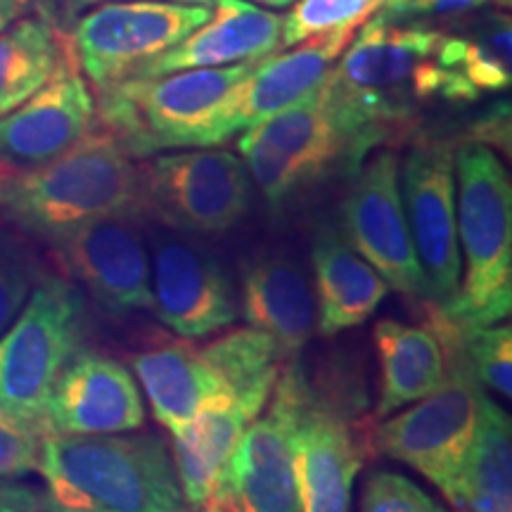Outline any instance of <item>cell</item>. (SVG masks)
I'll list each match as a JSON object with an SVG mask.
<instances>
[{
	"instance_id": "8fae6325",
	"label": "cell",
	"mask_w": 512,
	"mask_h": 512,
	"mask_svg": "<svg viewBox=\"0 0 512 512\" xmlns=\"http://www.w3.org/2000/svg\"><path fill=\"white\" fill-rule=\"evenodd\" d=\"M304 389L302 368L292 363L275 382L268 413L242 432L219 479L228 486L238 512H302L292 437Z\"/></svg>"
},
{
	"instance_id": "7c38bea8",
	"label": "cell",
	"mask_w": 512,
	"mask_h": 512,
	"mask_svg": "<svg viewBox=\"0 0 512 512\" xmlns=\"http://www.w3.org/2000/svg\"><path fill=\"white\" fill-rule=\"evenodd\" d=\"M453 152L444 138L420 140L408 152L399 176L411 240L434 304L453 302L460 290Z\"/></svg>"
},
{
	"instance_id": "603a6c76",
	"label": "cell",
	"mask_w": 512,
	"mask_h": 512,
	"mask_svg": "<svg viewBox=\"0 0 512 512\" xmlns=\"http://www.w3.org/2000/svg\"><path fill=\"white\" fill-rule=\"evenodd\" d=\"M313 275L318 294V332L335 337L373 316L389 285L373 266L342 238L325 230L313 242Z\"/></svg>"
},
{
	"instance_id": "44dd1931",
	"label": "cell",
	"mask_w": 512,
	"mask_h": 512,
	"mask_svg": "<svg viewBox=\"0 0 512 512\" xmlns=\"http://www.w3.org/2000/svg\"><path fill=\"white\" fill-rule=\"evenodd\" d=\"M157 422L178 434L209 406L235 401L202 351L183 339H166L133 356Z\"/></svg>"
},
{
	"instance_id": "d6986e66",
	"label": "cell",
	"mask_w": 512,
	"mask_h": 512,
	"mask_svg": "<svg viewBox=\"0 0 512 512\" xmlns=\"http://www.w3.org/2000/svg\"><path fill=\"white\" fill-rule=\"evenodd\" d=\"M143 422L145 406L133 375L98 351H79L64 366L46 408L48 432L69 437L136 432Z\"/></svg>"
},
{
	"instance_id": "d6a6232c",
	"label": "cell",
	"mask_w": 512,
	"mask_h": 512,
	"mask_svg": "<svg viewBox=\"0 0 512 512\" xmlns=\"http://www.w3.org/2000/svg\"><path fill=\"white\" fill-rule=\"evenodd\" d=\"M361 512H446L422 486L396 472L377 470L366 479Z\"/></svg>"
},
{
	"instance_id": "ffe728a7",
	"label": "cell",
	"mask_w": 512,
	"mask_h": 512,
	"mask_svg": "<svg viewBox=\"0 0 512 512\" xmlns=\"http://www.w3.org/2000/svg\"><path fill=\"white\" fill-rule=\"evenodd\" d=\"M280 38H283L280 15L247 0H219L202 27L185 36L178 46L140 64L131 76L150 79V76L185 72V69H214L264 60L283 48Z\"/></svg>"
},
{
	"instance_id": "d590c367",
	"label": "cell",
	"mask_w": 512,
	"mask_h": 512,
	"mask_svg": "<svg viewBox=\"0 0 512 512\" xmlns=\"http://www.w3.org/2000/svg\"><path fill=\"white\" fill-rule=\"evenodd\" d=\"M183 512H238V508H235V501L233 496H230L228 486L219 484L214 494H211L202 505H185Z\"/></svg>"
},
{
	"instance_id": "1f68e13d",
	"label": "cell",
	"mask_w": 512,
	"mask_h": 512,
	"mask_svg": "<svg viewBox=\"0 0 512 512\" xmlns=\"http://www.w3.org/2000/svg\"><path fill=\"white\" fill-rule=\"evenodd\" d=\"M46 434L48 430L41 422L22 418L0 403V477L19 479L38 472Z\"/></svg>"
},
{
	"instance_id": "5b68a950",
	"label": "cell",
	"mask_w": 512,
	"mask_h": 512,
	"mask_svg": "<svg viewBox=\"0 0 512 512\" xmlns=\"http://www.w3.org/2000/svg\"><path fill=\"white\" fill-rule=\"evenodd\" d=\"M453 181L465 283L453 302L437 306L458 328L496 325L512 304L510 176L489 145L470 140L453 152Z\"/></svg>"
},
{
	"instance_id": "ac0fdd59",
	"label": "cell",
	"mask_w": 512,
	"mask_h": 512,
	"mask_svg": "<svg viewBox=\"0 0 512 512\" xmlns=\"http://www.w3.org/2000/svg\"><path fill=\"white\" fill-rule=\"evenodd\" d=\"M356 29L358 27H339L335 31H325V34L297 43V48L290 53L264 57L256 62L223 102L219 117H216L214 143H226L235 133L261 124L264 119L311 93L335 67Z\"/></svg>"
},
{
	"instance_id": "52a82bcc",
	"label": "cell",
	"mask_w": 512,
	"mask_h": 512,
	"mask_svg": "<svg viewBox=\"0 0 512 512\" xmlns=\"http://www.w3.org/2000/svg\"><path fill=\"white\" fill-rule=\"evenodd\" d=\"M83 335L86 302L79 287L62 275H43L0 335V403L46 427L50 392L81 351Z\"/></svg>"
},
{
	"instance_id": "9c48e42d",
	"label": "cell",
	"mask_w": 512,
	"mask_h": 512,
	"mask_svg": "<svg viewBox=\"0 0 512 512\" xmlns=\"http://www.w3.org/2000/svg\"><path fill=\"white\" fill-rule=\"evenodd\" d=\"M143 209L190 235H221L252 209L254 185L245 162L226 150L197 147L159 155L140 169Z\"/></svg>"
},
{
	"instance_id": "484cf974",
	"label": "cell",
	"mask_w": 512,
	"mask_h": 512,
	"mask_svg": "<svg viewBox=\"0 0 512 512\" xmlns=\"http://www.w3.org/2000/svg\"><path fill=\"white\" fill-rule=\"evenodd\" d=\"M448 503L458 512H512L510 418L489 396H484L475 439Z\"/></svg>"
},
{
	"instance_id": "8d00e7d4",
	"label": "cell",
	"mask_w": 512,
	"mask_h": 512,
	"mask_svg": "<svg viewBox=\"0 0 512 512\" xmlns=\"http://www.w3.org/2000/svg\"><path fill=\"white\" fill-rule=\"evenodd\" d=\"M36 0H0V31L10 29L19 22Z\"/></svg>"
},
{
	"instance_id": "836d02e7",
	"label": "cell",
	"mask_w": 512,
	"mask_h": 512,
	"mask_svg": "<svg viewBox=\"0 0 512 512\" xmlns=\"http://www.w3.org/2000/svg\"><path fill=\"white\" fill-rule=\"evenodd\" d=\"M486 3H491V0H384L380 12L392 17L430 19L465 15V12L484 8ZM498 3H503V0H498Z\"/></svg>"
},
{
	"instance_id": "ba28073f",
	"label": "cell",
	"mask_w": 512,
	"mask_h": 512,
	"mask_svg": "<svg viewBox=\"0 0 512 512\" xmlns=\"http://www.w3.org/2000/svg\"><path fill=\"white\" fill-rule=\"evenodd\" d=\"M484 396L470 368L460 358H446V380L437 392L375 427L370 444L411 465L451 498L475 439Z\"/></svg>"
},
{
	"instance_id": "277c9868",
	"label": "cell",
	"mask_w": 512,
	"mask_h": 512,
	"mask_svg": "<svg viewBox=\"0 0 512 512\" xmlns=\"http://www.w3.org/2000/svg\"><path fill=\"white\" fill-rule=\"evenodd\" d=\"M50 512H183L174 460L157 434H46L38 458Z\"/></svg>"
},
{
	"instance_id": "f546056e",
	"label": "cell",
	"mask_w": 512,
	"mask_h": 512,
	"mask_svg": "<svg viewBox=\"0 0 512 512\" xmlns=\"http://www.w3.org/2000/svg\"><path fill=\"white\" fill-rule=\"evenodd\" d=\"M384 0H299L290 15L283 17V46L292 48L306 38L335 31L339 27H358L382 8Z\"/></svg>"
},
{
	"instance_id": "8992f818",
	"label": "cell",
	"mask_w": 512,
	"mask_h": 512,
	"mask_svg": "<svg viewBox=\"0 0 512 512\" xmlns=\"http://www.w3.org/2000/svg\"><path fill=\"white\" fill-rule=\"evenodd\" d=\"M256 62L185 69L150 79L128 76L100 91L95 110L100 126L131 157H152L183 147H216L214 128L223 102Z\"/></svg>"
},
{
	"instance_id": "f1b7e54d",
	"label": "cell",
	"mask_w": 512,
	"mask_h": 512,
	"mask_svg": "<svg viewBox=\"0 0 512 512\" xmlns=\"http://www.w3.org/2000/svg\"><path fill=\"white\" fill-rule=\"evenodd\" d=\"M465 79L482 93H503L510 88V17L491 15L472 38H465Z\"/></svg>"
},
{
	"instance_id": "3957f363",
	"label": "cell",
	"mask_w": 512,
	"mask_h": 512,
	"mask_svg": "<svg viewBox=\"0 0 512 512\" xmlns=\"http://www.w3.org/2000/svg\"><path fill=\"white\" fill-rule=\"evenodd\" d=\"M138 209L140 169L102 126L53 162L0 176V214L46 245L91 221L136 216Z\"/></svg>"
},
{
	"instance_id": "5bb4252c",
	"label": "cell",
	"mask_w": 512,
	"mask_h": 512,
	"mask_svg": "<svg viewBox=\"0 0 512 512\" xmlns=\"http://www.w3.org/2000/svg\"><path fill=\"white\" fill-rule=\"evenodd\" d=\"M69 278L114 316L152 311L150 252L133 216H107L48 242Z\"/></svg>"
},
{
	"instance_id": "9a60e30c",
	"label": "cell",
	"mask_w": 512,
	"mask_h": 512,
	"mask_svg": "<svg viewBox=\"0 0 512 512\" xmlns=\"http://www.w3.org/2000/svg\"><path fill=\"white\" fill-rule=\"evenodd\" d=\"M150 287L152 311L185 339L207 337L238 318L228 273L209 249L185 238H152Z\"/></svg>"
},
{
	"instance_id": "30bf717a",
	"label": "cell",
	"mask_w": 512,
	"mask_h": 512,
	"mask_svg": "<svg viewBox=\"0 0 512 512\" xmlns=\"http://www.w3.org/2000/svg\"><path fill=\"white\" fill-rule=\"evenodd\" d=\"M211 17L209 5L102 3L74 29V53L81 72L98 91L131 76L140 64L178 46Z\"/></svg>"
},
{
	"instance_id": "6da1fadb",
	"label": "cell",
	"mask_w": 512,
	"mask_h": 512,
	"mask_svg": "<svg viewBox=\"0 0 512 512\" xmlns=\"http://www.w3.org/2000/svg\"><path fill=\"white\" fill-rule=\"evenodd\" d=\"M330 79L354 110L392 140L406 131L420 102L479 98L460 69L458 50L425 19L377 10L339 55Z\"/></svg>"
},
{
	"instance_id": "74e56055",
	"label": "cell",
	"mask_w": 512,
	"mask_h": 512,
	"mask_svg": "<svg viewBox=\"0 0 512 512\" xmlns=\"http://www.w3.org/2000/svg\"><path fill=\"white\" fill-rule=\"evenodd\" d=\"M254 5H264V8H287L294 0H252Z\"/></svg>"
},
{
	"instance_id": "cb8c5ba5",
	"label": "cell",
	"mask_w": 512,
	"mask_h": 512,
	"mask_svg": "<svg viewBox=\"0 0 512 512\" xmlns=\"http://www.w3.org/2000/svg\"><path fill=\"white\" fill-rule=\"evenodd\" d=\"M259 413L240 401L204 408L174 434V470L183 501L202 505L214 494L235 446Z\"/></svg>"
},
{
	"instance_id": "ab89813d",
	"label": "cell",
	"mask_w": 512,
	"mask_h": 512,
	"mask_svg": "<svg viewBox=\"0 0 512 512\" xmlns=\"http://www.w3.org/2000/svg\"><path fill=\"white\" fill-rule=\"evenodd\" d=\"M171 3H183V5H209L214 0H171Z\"/></svg>"
},
{
	"instance_id": "4dcf8cb0",
	"label": "cell",
	"mask_w": 512,
	"mask_h": 512,
	"mask_svg": "<svg viewBox=\"0 0 512 512\" xmlns=\"http://www.w3.org/2000/svg\"><path fill=\"white\" fill-rule=\"evenodd\" d=\"M41 278L34 254L17 238L0 235V335L8 330Z\"/></svg>"
},
{
	"instance_id": "d4e9b609",
	"label": "cell",
	"mask_w": 512,
	"mask_h": 512,
	"mask_svg": "<svg viewBox=\"0 0 512 512\" xmlns=\"http://www.w3.org/2000/svg\"><path fill=\"white\" fill-rule=\"evenodd\" d=\"M380 356V401L377 418H387L406 403H415L444 384L446 361L430 328L384 318L373 330Z\"/></svg>"
},
{
	"instance_id": "4fadbf2b",
	"label": "cell",
	"mask_w": 512,
	"mask_h": 512,
	"mask_svg": "<svg viewBox=\"0 0 512 512\" xmlns=\"http://www.w3.org/2000/svg\"><path fill=\"white\" fill-rule=\"evenodd\" d=\"M342 238L356 249L389 290L427 297L425 275L415 254L399 188V157L382 150L358 171L344 197Z\"/></svg>"
},
{
	"instance_id": "e575fe53",
	"label": "cell",
	"mask_w": 512,
	"mask_h": 512,
	"mask_svg": "<svg viewBox=\"0 0 512 512\" xmlns=\"http://www.w3.org/2000/svg\"><path fill=\"white\" fill-rule=\"evenodd\" d=\"M0 512H50L46 498L34 486L0 477Z\"/></svg>"
},
{
	"instance_id": "e0dca14e",
	"label": "cell",
	"mask_w": 512,
	"mask_h": 512,
	"mask_svg": "<svg viewBox=\"0 0 512 512\" xmlns=\"http://www.w3.org/2000/svg\"><path fill=\"white\" fill-rule=\"evenodd\" d=\"M95 100L74 62L64 57L57 72L0 119V176L53 162L91 131Z\"/></svg>"
},
{
	"instance_id": "7402d4cb",
	"label": "cell",
	"mask_w": 512,
	"mask_h": 512,
	"mask_svg": "<svg viewBox=\"0 0 512 512\" xmlns=\"http://www.w3.org/2000/svg\"><path fill=\"white\" fill-rule=\"evenodd\" d=\"M242 316L297 356L316 330V302L302 268L283 256L256 259L242 275Z\"/></svg>"
},
{
	"instance_id": "f35d334b",
	"label": "cell",
	"mask_w": 512,
	"mask_h": 512,
	"mask_svg": "<svg viewBox=\"0 0 512 512\" xmlns=\"http://www.w3.org/2000/svg\"><path fill=\"white\" fill-rule=\"evenodd\" d=\"M72 8H88V5H102V3H117V0H67Z\"/></svg>"
},
{
	"instance_id": "83f0119b",
	"label": "cell",
	"mask_w": 512,
	"mask_h": 512,
	"mask_svg": "<svg viewBox=\"0 0 512 512\" xmlns=\"http://www.w3.org/2000/svg\"><path fill=\"white\" fill-rule=\"evenodd\" d=\"M235 401L261 413L280 377V351L271 335L261 330H238L202 349Z\"/></svg>"
},
{
	"instance_id": "2e32d148",
	"label": "cell",
	"mask_w": 512,
	"mask_h": 512,
	"mask_svg": "<svg viewBox=\"0 0 512 512\" xmlns=\"http://www.w3.org/2000/svg\"><path fill=\"white\" fill-rule=\"evenodd\" d=\"M294 475L302 512H349L351 491L370 451L347 408L318 399L306 382L292 437Z\"/></svg>"
},
{
	"instance_id": "7a4b0ae2",
	"label": "cell",
	"mask_w": 512,
	"mask_h": 512,
	"mask_svg": "<svg viewBox=\"0 0 512 512\" xmlns=\"http://www.w3.org/2000/svg\"><path fill=\"white\" fill-rule=\"evenodd\" d=\"M387 143L339 95L330 74L302 100L268 117L240 138V159L271 207H283L337 171H354Z\"/></svg>"
},
{
	"instance_id": "4316f807",
	"label": "cell",
	"mask_w": 512,
	"mask_h": 512,
	"mask_svg": "<svg viewBox=\"0 0 512 512\" xmlns=\"http://www.w3.org/2000/svg\"><path fill=\"white\" fill-rule=\"evenodd\" d=\"M64 57L62 41L48 17H22L0 31V119L46 86Z\"/></svg>"
}]
</instances>
